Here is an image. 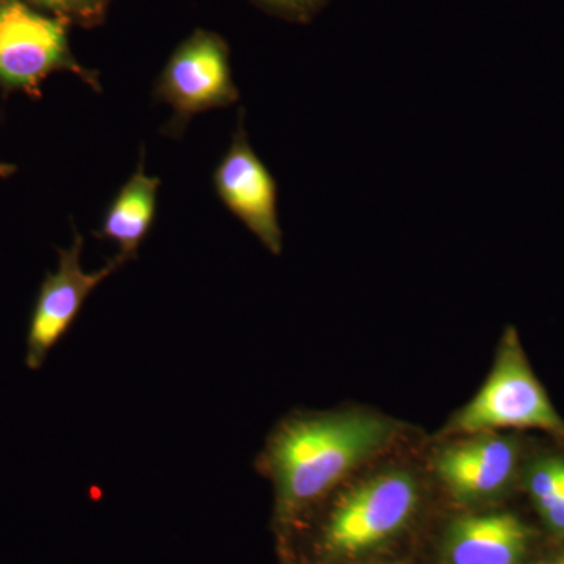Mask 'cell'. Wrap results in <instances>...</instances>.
<instances>
[{"mask_svg": "<svg viewBox=\"0 0 564 564\" xmlns=\"http://www.w3.org/2000/svg\"><path fill=\"white\" fill-rule=\"evenodd\" d=\"M215 193L237 220L258 237L272 254H281L282 229L278 212V182L252 150L240 110L228 151L214 170Z\"/></svg>", "mask_w": 564, "mask_h": 564, "instance_id": "cell-7", "label": "cell"}, {"mask_svg": "<svg viewBox=\"0 0 564 564\" xmlns=\"http://www.w3.org/2000/svg\"><path fill=\"white\" fill-rule=\"evenodd\" d=\"M14 172H17V166L10 165V163L0 162V180L13 176Z\"/></svg>", "mask_w": 564, "mask_h": 564, "instance_id": "cell-14", "label": "cell"}, {"mask_svg": "<svg viewBox=\"0 0 564 564\" xmlns=\"http://www.w3.org/2000/svg\"><path fill=\"white\" fill-rule=\"evenodd\" d=\"M393 426L372 414L307 415L284 423L265 464L280 518L291 522L391 440Z\"/></svg>", "mask_w": 564, "mask_h": 564, "instance_id": "cell-1", "label": "cell"}, {"mask_svg": "<svg viewBox=\"0 0 564 564\" xmlns=\"http://www.w3.org/2000/svg\"><path fill=\"white\" fill-rule=\"evenodd\" d=\"M158 101L172 107L163 133L177 139L196 115L239 102L229 47L217 33L193 32L166 62L154 85Z\"/></svg>", "mask_w": 564, "mask_h": 564, "instance_id": "cell-4", "label": "cell"}, {"mask_svg": "<svg viewBox=\"0 0 564 564\" xmlns=\"http://www.w3.org/2000/svg\"><path fill=\"white\" fill-rule=\"evenodd\" d=\"M417 499V485L408 474L378 475L356 486L329 516L323 530V549L339 556L369 551L406 525Z\"/></svg>", "mask_w": 564, "mask_h": 564, "instance_id": "cell-5", "label": "cell"}, {"mask_svg": "<svg viewBox=\"0 0 564 564\" xmlns=\"http://www.w3.org/2000/svg\"><path fill=\"white\" fill-rule=\"evenodd\" d=\"M262 9L296 22L313 20L328 0H254Z\"/></svg>", "mask_w": 564, "mask_h": 564, "instance_id": "cell-13", "label": "cell"}, {"mask_svg": "<svg viewBox=\"0 0 564 564\" xmlns=\"http://www.w3.org/2000/svg\"><path fill=\"white\" fill-rule=\"evenodd\" d=\"M161 185L158 176L144 172L141 152L135 172L122 184L104 214L101 228L96 236L117 245V254L126 262L137 258L141 243L151 231Z\"/></svg>", "mask_w": 564, "mask_h": 564, "instance_id": "cell-10", "label": "cell"}, {"mask_svg": "<svg viewBox=\"0 0 564 564\" xmlns=\"http://www.w3.org/2000/svg\"><path fill=\"white\" fill-rule=\"evenodd\" d=\"M82 250L84 237L74 228L73 242L68 248L58 250L57 269L47 273L41 282L25 336L24 362L33 372L47 361L55 345L61 343L76 321L88 296L126 263L117 254L101 270L85 272Z\"/></svg>", "mask_w": 564, "mask_h": 564, "instance_id": "cell-6", "label": "cell"}, {"mask_svg": "<svg viewBox=\"0 0 564 564\" xmlns=\"http://www.w3.org/2000/svg\"><path fill=\"white\" fill-rule=\"evenodd\" d=\"M545 564H564V552L562 554L554 556V558L549 560Z\"/></svg>", "mask_w": 564, "mask_h": 564, "instance_id": "cell-15", "label": "cell"}, {"mask_svg": "<svg viewBox=\"0 0 564 564\" xmlns=\"http://www.w3.org/2000/svg\"><path fill=\"white\" fill-rule=\"evenodd\" d=\"M529 543L530 530L518 516H466L448 530L445 552L451 564H519Z\"/></svg>", "mask_w": 564, "mask_h": 564, "instance_id": "cell-9", "label": "cell"}, {"mask_svg": "<svg viewBox=\"0 0 564 564\" xmlns=\"http://www.w3.org/2000/svg\"><path fill=\"white\" fill-rule=\"evenodd\" d=\"M502 429H536L564 437V421L534 377L514 328L505 332L488 380L456 415L451 432L481 434Z\"/></svg>", "mask_w": 564, "mask_h": 564, "instance_id": "cell-2", "label": "cell"}, {"mask_svg": "<svg viewBox=\"0 0 564 564\" xmlns=\"http://www.w3.org/2000/svg\"><path fill=\"white\" fill-rule=\"evenodd\" d=\"M66 25L24 0H0V88L39 98L41 84L66 70L101 91L99 74L74 57Z\"/></svg>", "mask_w": 564, "mask_h": 564, "instance_id": "cell-3", "label": "cell"}, {"mask_svg": "<svg viewBox=\"0 0 564 564\" xmlns=\"http://www.w3.org/2000/svg\"><path fill=\"white\" fill-rule=\"evenodd\" d=\"M527 489L545 525L564 534V458L549 456L534 463Z\"/></svg>", "mask_w": 564, "mask_h": 564, "instance_id": "cell-11", "label": "cell"}, {"mask_svg": "<svg viewBox=\"0 0 564 564\" xmlns=\"http://www.w3.org/2000/svg\"><path fill=\"white\" fill-rule=\"evenodd\" d=\"M518 445L492 433L451 445L437 454L434 469L452 492L478 499L502 491L518 464Z\"/></svg>", "mask_w": 564, "mask_h": 564, "instance_id": "cell-8", "label": "cell"}, {"mask_svg": "<svg viewBox=\"0 0 564 564\" xmlns=\"http://www.w3.org/2000/svg\"><path fill=\"white\" fill-rule=\"evenodd\" d=\"M33 9L52 14L58 20L93 25L101 22L111 0H24Z\"/></svg>", "mask_w": 564, "mask_h": 564, "instance_id": "cell-12", "label": "cell"}]
</instances>
